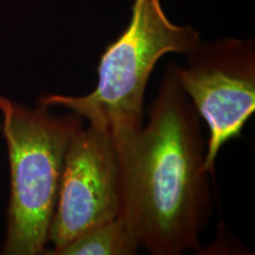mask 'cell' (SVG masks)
<instances>
[{"instance_id": "6da1fadb", "label": "cell", "mask_w": 255, "mask_h": 255, "mask_svg": "<svg viewBox=\"0 0 255 255\" xmlns=\"http://www.w3.org/2000/svg\"><path fill=\"white\" fill-rule=\"evenodd\" d=\"M200 115L165 70L149 122L116 146L120 162V214L154 255H181L200 248L213 212L207 145Z\"/></svg>"}, {"instance_id": "7a4b0ae2", "label": "cell", "mask_w": 255, "mask_h": 255, "mask_svg": "<svg viewBox=\"0 0 255 255\" xmlns=\"http://www.w3.org/2000/svg\"><path fill=\"white\" fill-rule=\"evenodd\" d=\"M200 43L193 27L169 20L161 0H135L129 26L101 57L95 90L81 97L44 95L38 103L68 108L109 131L117 146L141 130L145 88L158 59L171 52L186 56Z\"/></svg>"}, {"instance_id": "3957f363", "label": "cell", "mask_w": 255, "mask_h": 255, "mask_svg": "<svg viewBox=\"0 0 255 255\" xmlns=\"http://www.w3.org/2000/svg\"><path fill=\"white\" fill-rule=\"evenodd\" d=\"M0 111L11 170L7 233L1 254H44L64 157L83 120L75 113L55 116L44 107L28 109L2 96Z\"/></svg>"}, {"instance_id": "277c9868", "label": "cell", "mask_w": 255, "mask_h": 255, "mask_svg": "<svg viewBox=\"0 0 255 255\" xmlns=\"http://www.w3.org/2000/svg\"><path fill=\"white\" fill-rule=\"evenodd\" d=\"M175 65L180 87L209 128L205 169L214 174L221 146L241 136L255 110V49L250 39L201 43Z\"/></svg>"}, {"instance_id": "5b68a950", "label": "cell", "mask_w": 255, "mask_h": 255, "mask_svg": "<svg viewBox=\"0 0 255 255\" xmlns=\"http://www.w3.org/2000/svg\"><path fill=\"white\" fill-rule=\"evenodd\" d=\"M120 162L109 131L89 126L77 130L64 157L58 199L49 229L56 255L83 233L120 214Z\"/></svg>"}, {"instance_id": "8992f818", "label": "cell", "mask_w": 255, "mask_h": 255, "mask_svg": "<svg viewBox=\"0 0 255 255\" xmlns=\"http://www.w3.org/2000/svg\"><path fill=\"white\" fill-rule=\"evenodd\" d=\"M139 247L136 235L117 216L78 235L56 255H133Z\"/></svg>"}]
</instances>
